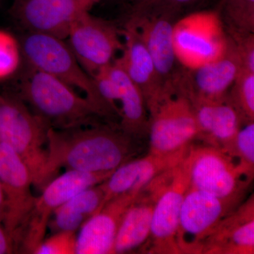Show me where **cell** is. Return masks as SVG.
<instances>
[{"instance_id": "22", "label": "cell", "mask_w": 254, "mask_h": 254, "mask_svg": "<svg viewBox=\"0 0 254 254\" xmlns=\"http://www.w3.org/2000/svg\"><path fill=\"white\" fill-rule=\"evenodd\" d=\"M110 76L118 87L120 104V126L124 132L139 138L148 132L149 116L143 93L127 73L115 63L108 66Z\"/></svg>"}, {"instance_id": "11", "label": "cell", "mask_w": 254, "mask_h": 254, "mask_svg": "<svg viewBox=\"0 0 254 254\" xmlns=\"http://www.w3.org/2000/svg\"><path fill=\"white\" fill-rule=\"evenodd\" d=\"M120 32L109 21L82 13L68 33V46L83 69L93 76L114 62L124 43Z\"/></svg>"}, {"instance_id": "31", "label": "cell", "mask_w": 254, "mask_h": 254, "mask_svg": "<svg viewBox=\"0 0 254 254\" xmlns=\"http://www.w3.org/2000/svg\"><path fill=\"white\" fill-rule=\"evenodd\" d=\"M100 1V0H78L81 9L84 11H89L91 8Z\"/></svg>"}, {"instance_id": "3", "label": "cell", "mask_w": 254, "mask_h": 254, "mask_svg": "<svg viewBox=\"0 0 254 254\" xmlns=\"http://www.w3.org/2000/svg\"><path fill=\"white\" fill-rule=\"evenodd\" d=\"M114 171L87 173L67 170L53 178L43 189L41 195L35 198L34 203L16 232L13 240L14 251L34 254L46 238L55 210L78 192L105 182Z\"/></svg>"}, {"instance_id": "13", "label": "cell", "mask_w": 254, "mask_h": 254, "mask_svg": "<svg viewBox=\"0 0 254 254\" xmlns=\"http://www.w3.org/2000/svg\"><path fill=\"white\" fill-rule=\"evenodd\" d=\"M0 182L5 198L2 222L5 231L13 242L36 196L32 193L33 177L27 165L11 147L1 142Z\"/></svg>"}, {"instance_id": "23", "label": "cell", "mask_w": 254, "mask_h": 254, "mask_svg": "<svg viewBox=\"0 0 254 254\" xmlns=\"http://www.w3.org/2000/svg\"><path fill=\"white\" fill-rule=\"evenodd\" d=\"M104 198L101 183L78 192L55 210L48 227L54 233L77 231L88 219L99 211Z\"/></svg>"}, {"instance_id": "17", "label": "cell", "mask_w": 254, "mask_h": 254, "mask_svg": "<svg viewBox=\"0 0 254 254\" xmlns=\"http://www.w3.org/2000/svg\"><path fill=\"white\" fill-rule=\"evenodd\" d=\"M140 191L115 197L88 219L76 235L75 254H113L124 215Z\"/></svg>"}, {"instance_id": "5", "label": "cell", "mask_w": 254, "mask_h": 254, "mask_svg": "<svg viewBox=\"0 0 254 254\" xmlns=\"http://www.w3.org/2000/svg\"><path fill=\"white\" fill-rule=\"evenodd\" d=\"M48 128L22 100L0 93V142L22 158L31 171L33 185L41 190Z\"/></svg>"}, {"instance_id": "14", "label": "cell", "mask_w": 254, "mask_h": 254, "mask_svg": "<svg viewBox=\"0 0 254 254\" xmlns=\"http://www.w3.org/2000/svg\"><path fill=\"white\" fill-rule=\"evenodd\" d=\"M11 12L27 32L64 40L85 11L78 0H16Z\"/></svg>"}, {"instance_id": "29", "label": "cell", "mask_w": 254, "mask_h": 254, "mask_svg": "<svg viewBox=\"0 0 254 254\" xmlns=\"http://www.w3.org/2000/svg\"><path fill=\"white\" fill-rule=\"evenodd\" d=\"M227 33L235 47L242 70L254 73V33Z\"/></svg>"}, {"instance_id": "28", "label": "cell", "mask_w": 254, "mask_h": 254, "mask_svg": "<svg viewBox=\"0 0 254 254\" xmlns=\"http://www.w3.org/2000/svg\"><path fill=\"white\" fill-rule=\"evenodd\" d=\"M76 232L60 231L45 238L34 254H76Z\"/></svg>"}, {"instance_id": "6", "label": "cell", "mask_w": 254, "mask_h": 254, "mask_svg": "<svg viewBox=\"0 0 254 254\" xmlns=\"http://www.w3.org/2000/svg\"><path fill=\"white\" fill-rule=\"evenodd\" d=\"M19 43L23 58L28 66L50 73L80 90L107 118H113L100 98L93 78L83 69L64 40L27 32Z\"/></svg>"}, {"instance_id": "19", "label": "cell", "mask_w": 254, "mask_h": 254, "mask_svg": "<svg viewBox=\"0 0 254 254\" xmlns=\"http://www.w3.org/2000/svg\"><path fill=\"white\" fill-rule=\"evenodd\" d=\"M201 254H254L253 195L217 225L203 242Z\"/></svg>"}, {"instance_id": "15", "label": "cell", "mask_w": 254, "mask_h": 254, "mask_svg": "<svg viewBox=\"0 0 254 254\" xmlns=\"http://www.w3.org/2000/svg\"><path fill=\"white\" fill-rule=\"evenodd\" d=\"M170 176L164 172L143 187L127 209L119 227L113 254H125L143 247L151 229L155 203Z\"/></svg>"}, {"instance_id": "32", "label": "cell", "mask_w": 254, "mask_h": 254, "mask_svg": "<svg viewBox=\"0 0 254 254\" xmlns=\"http://www.w3.org/2000/svg\"><path fill=\"white\" fill-rule=\"evenodd\" d=\"M5 212V198L1 182H0V223L3 222Z\"/></svg>"}, {"instance_id": "1", "label": "cell", "mask_w": 254, "mask_h": 254, "mask_svg": "<svg viewBox=\"0 0 254 254\" xmlns=\"http://www.w3.org/2000/svg\"><path fill=\"white\" fill-rule=\"evenodd\" d=\"M134 140L111 124L48 128L43 189L62 168L87 173L114 171L135 154Z\"/></svg>"}, {"instance_id": "21", "label": "cell", "mask_w": 254, "mask_h": 254, "mask_svg": "<svg viewBox=\"0 0 254 254\" xmlns=\"http://www.w3.org/2000/svg\"><path fill=\"white\" fill-rule=\"evenodd\" d=\"M123 55L114 60L141 90L145 104L154 99L165 87L159 81L151 57L136 28L128 21L123 31Z\"/></svg>"}, {"instance_id": "33", "label": "cell", "mask_w": 254, "mask_h": 254, "mask_svg": "<svg viewBox=\"0 0 254 254\" xmlns=\"http://www.w3.org/2000/svg\"><path fill=\"white\" fill-rule=\"evenodd\" d=\"M194 0H167L173 6H181V5L190 4Z\"/></svg>"}, {"instance_id": "26", "label": "cell", "mask_w": 254, "mask_h": 254, "mask_svg": "<svg viewBox=\"0 0 254 254\" xmlns=\"http://www.w3.org/2000/svg\"><path fill=\"white\" fill-rule=\"evenodd\" d=\"M225 153L232 157L249 176L254 178V122L242 125Z\"/></svg>"}, {"instance_id": "30", "label": "cell", "mask_w": 254, "mask_h": 254, "mask_svg": "<svg viewBox=\"0 0 254 254\" xmlns=\"http://www.w3.org/2000/svg\"><path fill=\"white\" fill-rule=\"evenodd\" d=\"M14 252L12 241L5 231L4 228L1 227L0 223V254L13 253Z\"/></svg>"}, {"instance_id": "34", "label": "cell", "mask_w": 254, "mask_h": 254, "mask_svg": "<svg viewBox=\"0 0 254 254\" xmlns=\"http://www.w3.org/2000/svg\"><path fill=\"white\" fill-rule=\"evenodd\" d=\"M158 1H159V0H141L142 3H143V4H151V3H155Z\"/></svg>"}, {"instance_id": "25", "label": "cell", "mask_w": 254, "mask_h": 254, "mask_svg": "<svg viewBox=\"0 0 254 254\" xmlns=\"http://www.w3.org/2000/svg\"><path fill=\"white\" fill-rule=\"evenodd\" d=\"M227 99L244 123L254 122V73L242 70L229 90Z\"/></svg>"}, {"instance_id": "12", "label": "cell", "mask_w": 254, "mask_h": 254, "mask_svg": "<svg viewBox=\"0 0 254 254\" xmlns=\"http://www.w3.org/2000/svg\"><path fill=\"white\" fill-rule=\"evenodd\" d=\"M241 71L240 61L230 38L228 50L223 56L195 69L184 70L174 81V86L190 101L225 100Z\"/></svg>"}, {"instance_id": "4", "label": "cell", "mask_w": 254, "mask_h": 254, "mask_svg": "<svg viewBox=\"0 0 254 254\" xmlns=\"http://www.w3.org/2000/svg\"><path fill=\"white\" fill-rule=\"evenodd\" d=\"M146 107L149 116V153L175 154L188 149L198 138L191 103L173 86L165 87Z\"/></svg>"}, {"instance_id": "20", "label": "cell", "mask_w": 254, "mask_h": 254, "mask_svg": "<svg viewBox=\"0 0 254 254\" xmlns=\"http://www.w3.org/2000/svg\"><path fill=\"white\" fill-rule=\"evenodd\" d=\"M190 103L198 126V138L225 151L245 124L240 114L227 98L214 101L192 100Z\"/></svg>"}, {"instance_id": "24", "label": "cell", "mask_w": 254, "mask_h": 254, "mask_svg": "<svg viewBox=\"0 0 254 254\" xmlns=\"http://www.w3.org/2000/svg\"><path fill=\"white\" fill-rule=\"evenodd\" d=\"M222 21L229 33H254V0H222Z\"/></svg>"}, {"instance_id": "10", "label": "cell", "mask_w": 254, "mask_h": 254, "mask_svg": "<svg viewBox=\"0 0 254 254\" xmlns=\"http://www.w3.org/2000/svg\"><path fill=\"white\" fill-rule=\"evenodd\" d=\"M190 170L188 151L185 158L172 170L157 200L149 237L140 249L142 253L180 254L176 235L182 203L190 187Z\"/></svg>"}, {"instance_id": "18", "label": "cell", "mask_w": 254, "mask_h": 254, "mask_svg": "<svg viewBox=\"0 0 254 254\" xmlns=\"http://www.w3.org/2000/svg\"><path fill=\"white\" fill-rule=\"evenodd\" d=\"M190 148L171 155L149 153L143 158L130 160L120 165L108 180L101 183L105 191L102 208L118 195L140 191L155 177L178 165L185 158Z\"/></svg>"}, {"instance_id": "27", "label": "cell", "mask_w": 254, "mask_h": 254, "mask_svg": "<svg viewBox=\"0 0 254 254\" xmlns=\"http://www.w3.org/2000/svg\"><path fill=\"white\" fill-rule=\"evenodd\" d=\"M21 58L19 41L9 32L0 30V81H6L17 72Z\"/></svg>"}, {"instance_id": "8", "label": "cell", "mask_w": 254, "mask_h": 254, "mask_svg": "<svg viewBox=\"0 0 254 254\" xmlns=\"http://www.w3.org/2000/svg\"><path fill=\"white\" fill-rule=\"evenodd\" d=\"M243 197L219 198L190 187L182 203L177 231L180 254H201L207 237L242 203Z\"/></svg>"}, {"instance_id": "16", "label": "cell", "mask_w": 254, "mask_h": 254, "mask_svg": "<svg viewBox=\"0 0 254 254\" xmlns=\"http://www.w3.org/2000/svg\"><path fill=\"white\" fill-rule=\"evenodd\" d=\"M129 22L136 28L153 60L162 86L173 85L179 72L173 46L172 13L165 11L156 15L138 14Z\"/></svg>"}, {"instance_id": "7", "label": "cell", "mask_w": 254, "mask_h": 254, "mask_svg": "<svg viewBox=\"0 0 254 254\" xmlns=\"http://www.w3.org/2000/svg\"><path fill=\"white\" fill-rule=\"evenodd\" d=\"M230 38L218 11L192 13L174 23L173 46L177 63L195 69L227 53Z\"/></svg>"}, {"instance_id": "9", "label": "cell", "mask_w": 254, "mask_h": 254, "mask_svg": "<svg viewBox=\"0 0 254 254\" xmlns=\"http://www.w3.org/2000/svg\"><path fill=\"white\" fill-rule=\"evenodd\" d=\"M190 188L219 198L244 196L253 180L224 150L208 145H190Z\"/></svg>"}, {"instance_id": "2", "label": "cell", "mask_w": 254, "mask_h": 254, "mask_svg": "<svg viewBox=\"0 0 254 254\" xmlns=\"http://www.w3.org/2000/svg\"><path fill=\"white\" fill-rule=\"evenodd\" d=\"M17 98L49 128L66 129L99 124L108 119L86 97L59 78L28 66L18 84Z\"/></svg>"}]
</instances>
